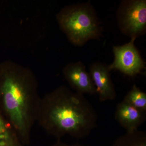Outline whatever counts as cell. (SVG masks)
<instances>
[{
	"mask_svg": "<svg viewBox=\"0 0 146 146\" xmlns=\"http://www.w3.org/2000/svg\"><path fill=\"white\" fill-rule=\"evenodd\" d=\"M112 146H146V133L137 130L119 137Z\"/></svg>",
	"mask_w": 146,
	"mask_h": 146,
	"instance_id": "obj_10",
	"label": "cell"
},
{
	"mask_svg": "<svg viewBox=\"0 0 146 146\" xmlns=\"http://www.w3.org/2000/svg\"><path fill=\"white\" fill-rule=\"evenodd\" d=\"M145 112L124 101L118 104L115 112V119L128 133L138 130L145 121Z\"/></svg>",
	"mask_w": 146,
	"mask_h": 146,
	"instance_id": "obj_8",
	"label": "cell"
},
{
	"mask_svg": "<svg viewBox=\"0 0 146 146\" xmlns=\"http://www.w3.org/2000/svg\"><path fill=\"white\" fill-rule=\"evenodd\" d=\"M63 74L69 85L77 93L83 95L96 94L90 73L81 61L68 63L63 68Z\"/></svg>",
	"mask_w": 146,
	"mask_h": 146,
	"instance_id": "obj_6",
	"label": "cell"
},
{
	"mask_svg": "<svg viewBox=\"0 0 146 146\" xmlns=\"http://www.w3.org/2000/svg\"><path fill=\"white\" fill-rule=\"evenodd\" d=\"M50 146H84L82 145L79 143H74L72 144H68L64 143L60 141L57 140V141Z\"/></svg>",
	"mask_w": 146,
	"mask_h": 146,
	"instance_id": "obj_12",
	"label": "cell"
},
{
	"mask_svg": "<svg viewBox=\"0 0 146 146\" xmlns=\"http://www.w3.org/2000/svg\"><path fill=\"white\" fill-rule=\"evenodd\" d=\"M0 146H25L0 112Z\"/></svg>",
	"mask_w": 146,
	"mask_h": 146,
	"instance_id": "obj_9",
	"label": "cell"
},
{
	"mask_svg": "<svg viewBox=\"0 0 146 146\" xmlns=\"http://www.w3.org/2000/svg\"><path fill=\"white\" fill-rule=\"evenodd\" d=\"M59 27L71 44L82 46L92 39L100 40L101 22L90 1L65 6L56 14Z\"/></svg>",
	"mask_w": 146,
	"mask_h": 146,
	"instance_id": "obj_3",
	"label": "cell"
},
{
	"mask_svg": "<svg viewBox=\"0 0 146 146\" xmlns=\"http://www.w3.org/2000/svg\"><path fill=\"white\" fill-rule=\"evenodd\" d=\"M123 101L141 111L146 112V94L136 84L128 92Z\"/></svg>",
	"mask_w": 146,
	"mask_h": 146,
	"instance_id": "obj_11",
	"label": "cell"
},
{
	"mask_svg": "<svg viewBox=\"0 0 146 146\" xmlns=\"http://www.w3.org/2000/svg\"><path fill=\"white\" fill-rule=\"evenodd\" d=\"M118 27L125 35L136 39L146 32V0H123L117 11Z\"/></svg>",
	"mask_w": 146,
	"mask_h": 146,
	"instance_id": "obj_4",
	"label": "cell"
},
{
	"mask_svg": "<svg viewBox=\"0 0 146 146\" xmlns=\"http://www.w3.org/2000/svg\"><path fill=\"white\" fill-rule=\"evenodd\" d=\"M36 76L10 60L0 63V112L25 146L30 143L41 98Z\"/></svg>",
	"mask_w": 146,
	"mask_h": 146,
	"instance_id": "obj_1",
	"label": "cell"
},
{
	"mask_svg": "<svg viewBox=\"0 0 146 146\" xmlns=\"http://www.w3.org/2000/svg\"><path fill=\"white\" fill-rule=\"evenodd\" d=\"M98 117L83 94L62 85L41 98L37 122L50 136L80 139L97 125Z\"/></svg>",
	"mask_w": 146,
	"mask_h": 146,
	"instance_id": "obj_2",
	"label": "cell"
},
{
	"mask_svg": "<svg viewBox=\"0 0 146 146\" xmlns=\"http://www.w3.org/2000/svg\"><path fill=\"white\" fill-rule=\"evenodd\" d=\"M89 70L100 100L105 102L115 100L117 94L108 65L101 62H94L90 65Z\"/></svg>",
	"mask_w": 146,
	"mask_h": 146,
	"instance_id": "obj_7",
	"label": "cell"
},
{
	"mask_svg": "<svg viewBox=\"0 0 146 146\" xmlns=\"http://www.w3.org/2000/svg\"><path fill=\"white\" fill-rule=\"evenodd\" d=\"M135 40L131 39L128 43L122 46H113L114 60L108 65L110 70L119 71L133 77L146 70V63L135 46Z\"/></svg>",
	"mask_w": 146,
	"mask_h": 146,
	"instance_id": "obj_5",
	"label": "cell"
}]
</instances>
